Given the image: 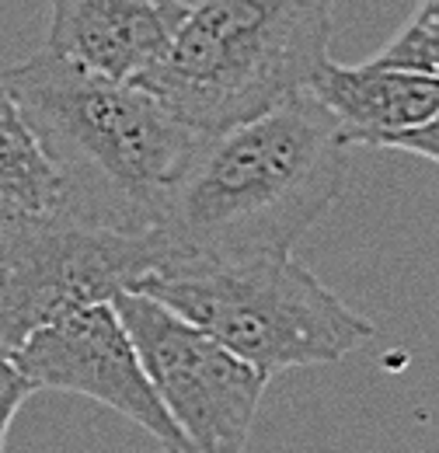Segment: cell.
Wrapping results in <instances>:
<instances>
[{"instance_id":"3957f363","label":"cell","mask_w":439,"mask_h":453,"mask_svg":"<svg viewBox=\"0 0 439 453\" xmlns=\"http://www.w3.org/2000/svg\"><path fill=\"white\" fill-rule=\"evenodd\" d=\"M331 11L335 0H199L133 84L196 133L248 122L311 91L331 59Z\"/></svg>"},{"instance_id":"9c48e42d","label":"cell","mask_w":439,"mask_h":453,"mask_svg":"<svg viewBox=\"0 0 439 453\" xmlns=\"http://www.w3.org/2000/svg\"><path fill=\"white\" fill-rule=\"evenodd\" d=\"M311 95L335 115L349 147H384L387 136L422 126L439 112V77L384 63L342 66L328 59Z\"/></svg>"},{"instance_id":"8fae6325","label":"cell","mask_w":439,"mask_h":453,"mask_svg":"<svg viewBox=\"0 0 439 453\" xmlns=\"http://www.w3.org/2000/svg\"><path fill=\"white\" fill-rule=\"evenodd\" d=\"M374 63L439 77V0H419L415 14L374 57Z\"/></svg>"},{"instance_id":"4fadbf2b","label":"cell","mask_w":439,"mask_h":453,"mask_svg":"<svg viewBox=\"0 0 439 453\" xmlns=\"http://www.w3.org/2000/svg\"><path fill=\"white\" fill-rule=\"evenodd\" d=\"M381 150H404V154H419V157L439 165V112L433 119H426L422 126H412L404 133L387 136Z\"/></svg>"},{"instance_id":"7c38bea8","label":"cell","mask_w":439,"mask_h":453,"mask_svg":"<svg viewBox=\"0 0 439 453\" xmlns=\"http://www.w3.org/2000/svg\"><path fill=\"white\" fill-rule=\"evenodd\" d=\"M32 391H39V388L21 373V366L11 356H0V453H4L7 429L18 415V408L32 397Z\"/></svg>"},{"instance_id":"7a4b0ae2","label":"cell","mask_w":439,"mask_h":453,"mask_svg":"<svg viewBox=\"0 0 439 453\" xmlns=\"http://www.w3.org/2000/svg\"><path fill=\"white\" fill-rule=\"evenodd\" d=\"M59 174L56 213L147 234L199 133L133 81L39 50L0 70Z\"/></svg>"},{"instance_id":"277c9868","label":"cell","mask_w":439,"mask_h":453,"mask_svg":"<svg viewBox=\"0 0 439 453\" xmlns=\"http://www.w3.org/2000/svg\"><path fill=\"white\" fill-rule=\"evenodd\" d=\"M136 293L161 300L266 377L338 363L374 339L370 318L293 255L167 258Z\"/></svg>"},{"instance_id":"8992f818","label":"cell","mask_w":439,"mask_h":453,"mask_svg":"<svg viewBox=\"0 0 439 453\" xmlns=\"http://www.w3.org/2000/svg\"><path fill=\"white\" fill-rule=\"evenodd\" d=\"M112 307L189 453H244L269 377L147 293L126 289Z\"/></svg>"},{"instance_id":"30bf717a","label":"cell","mask_w":439,"mask_h":453,"mask_svg":"<svg viewBox=\"0 0 439 453\" xmlns=\"http://www.w3.org/2000/svg\"><path fill=\"white\" fill-rule=\"evenodd\" d=\"M59 196V174L0 77V217L56 213Z\"/></svg>"},{"instance_id":"52a82bcc","label":"cell","mask_w":439,"mask_h":453,"mask_svg":"<svg viewBox=\"0 0 439 453\" xmlns=\"http://www.w3.org/2000/svg\"><path fill=\"white\" fill-rule=\"evenodd\" d=\"M11 359L35 388L91 397L150 433L165 453H189L112 300L53 318L21 342Z\"/></svg>"},{"instance_id":"ba28073f","label":"cell","mask_w":439,"mask_h":453,"mask_svg":"<svg viewBox=\"0 0 439 453\" xmlns=\"http://www.w3.org/2000/svg\"><path fill=\"white\" fill-rule=\"evenodd\" d=\"M46 50L115 81H136L165 59L192 4L185 0H50Z\"/></svg>"},{"instance_id":"5b68a950","label":"cell","mask_w":439,"mask_h":453,"mask_svg":"<svg viewBox=\"0 0 439 453\" xmlns=\"http://www.w3.org/2000/svg\"><path fill=\"white\" fill-rule=\"evenodd\" d=\"M167 258L154 230L129 234L66 213L0 217V356L66 311L136 289Z\"/></svg>"},{"instance_id":"6da1fadb","label":"cell","mask_w":439,"mask_h":453,"mask_svg":"<svg viewBox=\"0 0 439 453\" xmlns=\"http://www.w3.org/2000/svg\"><path fill=\"white\" fill-rule=\"evenodd\" d=\"M345 171L335 115L300 91L248 122L199 133L154 234L171 258L289 255L342 196Z\"/></svg>"}]
</instances>
